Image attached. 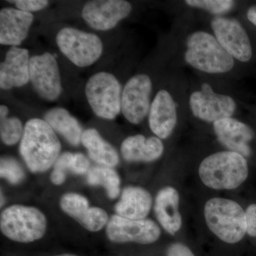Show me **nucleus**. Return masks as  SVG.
<instances>
[{
    "label": "nucleus",
    "mask_w": 256,
    "mask_h": 256,
    "mask_svg": "<svg viewBox=\"0 0 256 256\" xmlns=\"http://www.w3.org/2000/svg\"><path fill=\"white\" fill-rule=\"evenodd\" d=\"M122 158L127 162H149L159 159L164 146L158 137L146 138L142 134L130 136L120 146Z\"/></svg>",
    "instance_id": "nucleus-19"
},
{
    "label": "nucleus",
    "mask_w": 256,
    "mask_h": 256,
    "mask_svg": "<svg viewBox=\"0 0 256 256\" xmlns=\"http://www.w3.org/2000/svg\"><path fill=\"white\" fill-rule=\"evenodd\" d=\"M166 256H195L186 246L180 242L170 246L166 252Z\"/></svg>",
    "instance_id": "nucleus-31"
},
{
    "label": "nucleus",
    "mask_w": 256,
    "mask_h": 256,
    "mask_svg": "<svg viewBox=\"0 0 256 256\" xmlns=\"http://www.w3.org/2000/svg\"><path fill=\"white\" fill-rule=\"evenodd\" d=\"M207 226L220 240L228 244L240 242L246 234V214L233 200L210 198L204 206Z\"/></svg>",
    "instance_id": "nucleus-4"
},
{
    "label": "nucleus",
    "mask_w": 256,
    "mask_h": 256,
    "mask_svg": "<svg viewBox=\"0 0 256 256\" xmlns=\"http://www.w3.org/2000/svg\"><path fill=\"white\" fill-rule=\"evenodd\" d=\"M180 196L172 186L162 188L156 198L154 213L156 220L171 235H174L182 227V216L178 212Z\"/></svg>",
    "instance_id": "nucleus-18"
},
{
    "label": "nucleus",
    "mask_w": 256,
    "mask_h": 256,
    "mask_svg": "<svg viewBox=\"0 0 256 256\" xmlns=\"http://www.w3.org/2000/svg\"><path fill=\"white\" fill-rule=\"evenodd\" d=\"M46 226V216L36 207L12 205L0 216L2 233L16 242H31L42 238Z\"/></svg>",
    "instance_id": "nucleus-5"
},
{
    "label": "nucleus",
    "mask_w": 256,
    "mask_h": 256,
    "mask_svg": "<svg viewBox=\"0 0 256 256\" xmlns=\"http://www.w3.org/2000/svg\"><path fill=\"white\" fill-rule=\"evenodd\" d=\"M202 182L214 190H234L248 176L247 160L232 151L220 152L207 156L198 169Z\"/></svg>",
    "instance_id": "nucleus-2"
},
{
    "label": "nucleus",
    "mask_w": 256,
    "mask_h": 256,
    "mask_svg": "<svg viewBox=\"0 0 256 256\" xmlns=\"http://www.w3.org/2000/svg\"><path fill=\"white\" fill-rule=\"evenodd\" d=\"M60 206L64 213L82 223L90 213L92 207L86 197L70 192L60 197Z\"/></svg>",
    "instance_id": "nucleus-24"
},
{
    "label": "nucleus",
    "mask_w": 256,
    "mask_h": 256,
    "mask_svg": "<svg viewBox=\"0 0 256 256\" xmlns=\"http://www.w3.org/2000/svg\"><path fill=\"white\" fill-rule=\"evenodd\" d=\"M190 106L195 117L210 122L232 117L236 108L230 96L214 92L206 82L202 84L201 90L192 92Z\"/></svg>",
    "instance_id": "nucleus-8"
},
{
    "label": "nucleus",
    "mask_w": 256,
    "mask_h": 256,
    "mask_svg": "<svg viewBox=\"0 0 256 256\" xmlns=\"http://www.w3.org/2000/svg\"><path fill=\"white\" fill-rule=\"evenodd\" d=\"M30 82L42 98L54 101L62 92V80L58 63L48 52L30 58Z\"/></svg>",
    "instance_id": "nucleus-9"
},
{
    "label": "nucleus",
    "mask_w": 256,
    "mask_h": 256,
    "mask_svg": "<svg viewBox=\"0 0 256 256\" xmlns=\"http://www.w3.org/2000/svg\"><path fill=\"white\" fill-rule=\"evenodd\" d=\"M60 50L78 67L90 66L100 58L104 45L98 36L72 28L60 30L56 37Z\"/></svg>",
    "instance_id": "nucleus-7"
},
{
    "label": "nucleus",
    "mask_w": 256,
    "mask_h": 256,
    "mask_svg": "<svg viewBox=\"0 0 256 256\" xmlns=\"http://www.w3.org/2000/svg\"><path fill=\"white\" fill-rule=\"evenodd\" d=\"M56 256H77L75 255H72V254H63V255H58Z\"/></svg>",
    "instance_id": "nucleus-34"
},
{
    "label": "nucleus",
    "mask_w": 256,
    "mask_h": 256,
    "mask_svg": "<svg viewBox=\"0 0 256 256\" xmlns=\"http://www.w3.org/2000/svg\"><path fill=\"white\" fill-rule=\"evenodd\" d=\"M152 200L150 194L139 186L124 188L120 198L114 206L116 214L130 218L140 220L150 212Z\"/></svg>",
    "instance_id": "nucleus-20"
},
{
    "label": "nucleus",
    "mask_w": 256,
    "mask_h": 256,
    "mask_svg": "<svg viewBox=\"0 0 256 256\" xmlns=\"http://www.w3.org/2000/svg\"><path fill=\"white\" fill-rule=\"evenodd\" d=\"M8 114H9L8 108L6 106L1 105L0 106V118L8 117Z\"/></svg>",
    "instance_id": "nucleus-33"
},
{
    "label": "nucleus",
    "mask_w": 256,
    "mask_h": 256,
    "mask_svg": "<svg viewBox=\"0 0 256 256\" xmlns=\"http://www.w3.org/2000/svg\"><path fill=\"white\" fill-rule=\"evenodd\" d=\"M122 88L117 78L108 72L92 75L86 86V96L98 117L114 120L121 111Z\"/></svg>",
    "instance_id": "nucleus-6"
},
{
    "label": "nucleus",
    "mask_w": 256,
    "mask_h": 256,
    "mask_svg": "<svg viewBox=\"0 0 256 256\" xmlns=\"http://www.w3.org/2000/svg\"><path fill=\"white\" fill-rule=\"evenodd\" d=\"M60 142L46 121L30 119L24 126L20 153L32 172H44L54 165L60 156Z\"/></svg>",
    "instance_id": "nucleus-1"
},
{
    "label": "nucleus",
    "mask_w": 256,
    "mask_h": 256,
    "mask_svg": "<svg viewBox=\"0 0 256 256\" xmlns=\"http://www.w3.org/2000/svg\"><path fill=\"white\" fill-rule=\"evenodd\" d=\"M215 37L222 47L240 62H248L252 55V44L245 28L235 18L216 16L210 23Z\"/></svg>",
    "instance_id": "nucleus-12"
},
{
    "label": "nucleus",
    "mask_w": 256,
    "mask_h": 256,
    "mask_svg": "<svg viewBox=\"0 0 256 256\" xmlns=\"http://www.w3.org/2000/svg\"><path fill=\"white\" fill-rule=\"evenodd\" d=\"M87 182L90 186H102L111 200L119 196L120 178L114 168L102 165L94 166L87 173Z\"/></svg>",
    "instance_id": "nucleus-23"
},
{
    "label": "nucleus",
    "mask_w": 256,
    "mask_h": 256,
    "mask_svg": "<svg viewBox=\"0 0 256 256\" xmlns=\"http://www.w3.org/2000/svg\"><path fill=\"white\" fill-rule=\"evenodd\" d=\"M34 21L32 13L14 8L0 11V44L18 46L26 40Z\"/></svg>",
    "instance_id": "nucleus-17"
},
{
    "label": "nucleus",
    "mask_w": 256,
    "mask_h": 256,
    "mask_svg": "<svg viewBox=\"0 0 256 256\" xmlns=\"http://www.w3.org/2000/svg\"><path fill=\"white\" fill-rule=\"evenodd\" d=\"M246 233L252 237H256V204L250 205L246 212Z\"/></svg>",
    "instance_id": "nucleus-30"
},
{
    "label": "nucleus",
    "mask_w": 256,
    "mask_h": 256,
    "mask_svg": "<svg viewBox=\"0 0 256 256\" xmlns=\"http://www.w3.org/2000/svg\"><path fill=\"white\" fill-rule=\"evenodd\" d=\"M13 2L18 9L30 13L44 10L48 4V1L46 0H16Z\"/></svg>",
    "instance_id": "nucleus-28"
},
{
    "label": "nucleus",
    "mask_w": 256,
    "mask_h": 256,
    "mask_svg": "<svg viewBox=\"0 0 256 256\" xmlns=\"http://www.w3.org/2000/svg\"><path fill=\"white\" fill-rule=\"evenodd\" d=\"M152 84L149 76L138 74L130 78L122 94L121 111L130 124H140L149 114Z\"/></svg>",
    "instance_id": "nucleus-11"
},
{
    "label": "nucleus",
    "mask_w": 256,
    "mask_h": 256,
    "mask_svg": "<svg viewBox=\"0 0 256 256\" xmlns=\"http://www.w3.org/2000/svg\"><path fill=\"white\" fill-rule=\"evenodd\" d=\"M24 130L22 122L16 117L0 118V136L5 144L14 146L22 140Z\"/></svg>",
    "instance_id": "nucleus-25"
},
{
    "label": "nucleus",
    "mask_w": 256,
    "mask_h": 256,
    "mask_svg": "<svg viewBox=\"0 0 256 256\" xmlns=\"http://www.w3.org/2000/svg\"><path fill=\"white\" fill-rule=\"evenodd\" d=\"M214 130L218 141L230 151L249 156L252 150L248 143L254 138L252 128L233 118H227L214 122Z\"/></svg>",
    "instance_id": "nucleus-14"
},
{
    "label": "nucleus",
    "mask_w": 256,
    "mask_h": 256,
    "mask_svg": "<svg viewBox=\"0 0 256 256\" xmlns=\"http://www.w3.org/2000/svg\"><path fill=\"white\" fill-rule=\"evenodd\" d=\"M184 60L193 68L206 74L227 73L234 66V58L216 38L206 32H193L186 42Z\"/></svg>",
    "instance_id": "nucleus-3"
},
{
    "label": "nucleus",
    "mask_w": 256,
    "mask_h": 256,
    "mask_svg": "<svg viewBox=\"0 0 256 256\" xmlns=\"http://www.w3.org/2000/svg\"><path fill=\"white\" fill-rule=\"evenodd\" d=\"M90 162L86 156L82 153H75L72 160V173L74 174H86L90 170Z\"/></svg>",
    "instance_id": "nucleus-29"
},
{
    "label": "nucleus",
    "mask_w": 256,
    "mask_h": 256,
    "mask_svg": "<svg viewBox=\"0 0 256 256\" xmlns=\"http://www.w3.org/2000/svg\"><path fill=\"white\" fill-rule=\"evenodd\" d=\"M186 4L210 12L214 14H222L233 9L235 2L232 0H186Z\"/></svg>",
    "instance_id": "nucleus-27"
},
{
    "label": "nucleus",
    "mask_w": 256,
    "mask_h": 256,
    "mask_svg": "<svg viewBox=\"0 0 256 256\" xmlns=\"http://www.w3.org/2000/svg\"><path fill=\"white\" fill-rule=\"evenodd\" d=\"M82 142L88 156L102 166L114 168L119 163V156L114 146L105 140L97 130L90 128L82 133Z\"/></svg>",
    "instance_id": "nucleus-22"
},
{
    "label": "nucleus",
    "mask_w": 256,
    "mask_h": 256,
    "mask_svg": "<svg viewBox=\"0 0 256 256\" xmlns=\"http://www.w3.org/2000/svg\"><path fill=\"white\" fill-rule=\"evenodd\" d=\"M132 10L130 3L124 0H95L84 5L82 18L92 28L108 31L129 16Z\"/></svg>",
    "instance_id": "nucleus-13"
},
{
    "label": "nucleus",
    "mask_w": 256,
    "mask_h": 256,
    "mask_svg": "<svg viewBox=\"0 0 256 256\" xmlns=\"http://www.w3.org/2000/svg\"><path fill=\"white\" fill-rule=\"evenodd\" d=\"M30 62L28 50L12 46L0 65L2 90H10L28 84L30 80Z\"/></svg>",
    "instance_id": "nucleus-15"
},
{
    "label": "nucleus",
    "mask_w": 256,
    "mask_h": 256,
    "mask_svg": "<svg viewBox=\"0 0 256 256\" xmlns=\"http://www.w3.org/2000/svg\"><path fill=\"white\" fill-rule=\"evenodd\" d=\"M160 227L150 220H134L112 216L106 226V235L114 242H136L150 244L159 239Z\"/></svg>",
    "instance_id": "nucleus-10"
},
{
    "label": "nucleus",
    "mask_w": 256,
    "mask_h": 256,
    "mask_svg": "<svg viewBox=\"0 0 256 256\" xmlns=\"http://www.w3.org/2000/svg\"><path fill=\"white\" fill-rule=\"evenodd\" d=\"M247 18L256 26V6H250L247 11Z\"/></svg>",
    "instance_id": "nucleus-32"
},
{
    "label": "nucleus",
    "mask_w": 256,
    "mask_h": 256,
    "mask_svg": "<svg viewBox=\"0 0 256 256\" xmlns=\"http://www.w3.org/2000/svg\"><path fill=\"white\" fill-rule=\"evenodd\" d=\"M178 121L176 104L166 90H160L152 102L149 112V126L152 132L160 139L171 136Z\"/></svg>",
    "instance_id": "nucleus-16"
},
{
    "label": "nucleus",
    "mask_w": 256,
    "mask_h": 256,
    "mask_svg": "<svg viewBox=\"0 0 256 256\" xmlns=\"http://www.w3.org/2000/svg\"><path fill=\"white\" fill-rule=\"evenodd\" d=\"M44 120L50 128L60 134L73 146H78L82 142V126L76 118L63 108H54L44 114Z\"/></svg>",
    "instance_id": "nucleus-21"
},
{
    "label": "nucleus",
    "mask_w": 256,
    "mask_h": 256,
    "mask_svg": "<svg viewBox=\"0 0 256 256\" xmlns=\"http://www.w3.org/2000/svg\"><path fill=\"white\" fill-rule=\"evenodd\" d=\"M0 176L11 184L16 185L24 180L25 173L22 166L12 158H2L0 161Z\"/></svg>",
    "instance_id": "nucleus-26"
}]
</instances>
